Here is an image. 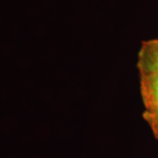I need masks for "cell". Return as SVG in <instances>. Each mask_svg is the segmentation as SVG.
Listing matches in <instances>:
<instances>
[{"label":"cell","mask_w":158,"mask_h":158,"mask_svg":"<svg viewBox=\"0 0 158 158\" xmlns=\"http://www.w3.org/2000/svg\"><path fill=\"white\" fill-rule=\"evenodd\" d=\"M137 69L140 76L158 75V38L141 42L138 53Z\"/></svg>","instance_id":"6da1fadb"},{"label":"cell","mask_w":158,"mask_h":158,"mask_svg":"<svg viewBox=\"0 0 158 158\" xmlns=\"http://www.w3.org/2000/svg\"><path fill=\"white\" fill-rule=\"evenodd\" d=\"M140 90L145 110L158 107V75L140 76Z\"/></svg>","instance_id":"7a4b0ae2"},{"label":"cell","mask_w":158,"mask_h":158,"mask_svg":"<svg viewBox=\"0 0 158 158\" xmlns=\"http://www.w3.org/2000/svg\"><path fill=\"white\" fill-rule=\"evenodd\" d=\"M142 115L149 126L154 136L158 140V107L151 110H144Z\"/></svg>","instance_id":"3957f363"}]
</instances>
